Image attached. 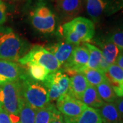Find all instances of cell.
<instances>
[{
  "mask_svg": "<svg viewBox=\"0 0 123 123\" xmlns=\"http://www.w3.org/2000/svg\"><path fill=\"white\" fill-rule=\"evenodd\" d=\"M87 79L89 85L97 87L103 81L106 80L105 73L99 69H91L86 68L81 71Z\"/></svg>",
  "mask_w": 123,
  "mask_h": 123,
  "instance_id": "cell-21",
  "label": "cell"
},
{
  "mask_svg": "<svg viewBox=\"0 0 123 123\" xmlns=\"http://www.w3.org/2000/svg\"><path fill=\"white\" fill-rule=\"evenodd\" d=\"M23 43L20 38L11 30L0 35V60L10 62L18 61Z\"/></svg>",
  "mask_w": 123,
  "mask_h": 123,
  "instance_id": "cell-5",
  "label": "cell"
},
{
  "mask_svg": "<svg viewBox=\"0 0 123 123\" xmlns=\"http://www.w3.org/2000/svg\"><path fill=\"white\" fill-rule=\"evenodd\" d=\"M115 105L116 106L117 109L120 112V114L123 115V97H120V98H117L114 102Z\"/></svg>",
  "mask_w": 123,
  "mask_h": 123,
  "instance_id": "cell-30",
  "label": "cell"
},
{
  "mask_svg": "<svg viewBox=\"0 0 123 123\" xmlns=\"http://www.w3.org/2000/svg\"><path fill=\"white\" fill-rule=\"evenodd\" d=\"M69 74L70 87L68 94L75 99L81 100L83 94L89 86L88 81L81 72H74Z\"/></svg>",
  "mask_w": 123,
  "mask_h": 123,
  "instance_id": "cell-13",
  "label": "cell"
},
{
  "mask_svg": "<svg viewBox=\"0 0 123 123\" xmlns=\"http://www.w3.org/2000/svg\"><path fill=\"white\" fill-rule=\"evenodd\" d=\"M107 81L118 97H123V70L117 64H112L105 73Z\"/></svg>",
  "mask_w": 123,
  "mask_h": 123,
  "instance_id": "cell-12",
  "label": "cell"
},
{
  "mask_svg": "<svg viewBox=\"0 0 123 123\" xmlns=\"http://www.w3.org/2000/svg\"><path fill=\"white\" fill-rule=\"evenodd\" d=\"M22 71L14 62L0 60V86L18 81L22 76Z\"/></svg>",
  "mask_w": 123,
  "mask_h": 123,
  "instance_id": "cell-11",
  "label": "cell"
},
{
  "mask_svg": "<svg viewBox=\"0 0 123 123\" xmlns=\"http://www.w3.org/2000/svg\"><path fill=\"white\" fill-rule=\"evenodd\" d=\"M49 123H66V122L61 113L56 110V108H55Z\"/></svg>",
  "mask_w": 123,
  "mask_h": 123,
  "instance_id": "cell-27",
  "label": "cell"
},
{
  "mask_svg": "<svg viewBox=\"0 0 123 123\" xmlns=\"http://www.w3.org/2000/svg\"><path fill=\"white\" fill-rule=\"evenodd\" d=\"M19 82L23 98L34 110L42 109L49 104L48 92L44 85L26 75H22Z\"/></svg>",
  "mask_w": 123,
  "mask_h": 123,
  "instance_id": "cell-3",
  "label": "cell"
},
{
  "mask_svg": "<svg viewBox=\"0 0 123 123\" xmlns=\"http://www.w3.org/2000/svg\"><path fill=\"white\" fill-rule=\"evenodd\" d=\"M30 21L36 30L43 34L51 33L55 28V17L48 6L38 5L30 13Z\"/></svg>",
  "mask_w": 123,
  "mask_h": 123,
  "instance_id": "cell-7",
  "label": "cell"
},
{
  "mask_svg": "<svg viewBox=\"0 0 123 123\" xmlns=\"http://www.w3.org/2000/svg\"><path fill=\"white\" fill-rule=\"evenodd\" d=\"M84 46L88 49L89 51V60L87 68L91 69H98L100 62L103 57L101 50L88 43H85Z\"/></svg>",
  "mask_w": 123,
  "mask_h": 123,
  "instance_id": "cell-20",
  "label": "cell"
},
{
  "mask_svg": "<svg viewBox=\"0 0 123 123\" xmlns=\"http://www.w3.org/2000/svg\"><path fill=\"white\" fill-rule=\"evenodd\" d=\"M65 122L66 123H103L98 109L88 106L77 118L71 121L65 120Z\"/></svg>",
  "mask_w": 123,
  "mask_h": 123,
  "instance_id": "cell-18",
  "label": "cell"
},
{
  "mask_svg": "<svg viewBox=\"0 0 123 123\" xmlns=\"http://www.w3.org/2000/svg\"><path fill=\"white\" fill-rule=\"evenodd\" d=\"M55 107L51 104L36 111L35 123H49Z\"/></svg>",
  "mask_w": 123,
  "mask_h": 123,
  "instance_id": "cell-25",
  "label": "cell"
},
{
  "mask_svg": "<svg viewBox=\"0 0 123 123\" xmlns=\"http://www.w3.org/2000/svg\"><path fill=\"white\" fill-rule=\"evenodd\" d=\"M57 8L64 17H74L82 10V0H57Z\"/></svg>",
  "mask_w": 123,
  "mask_h": 123,
  "instance_id": "cell-15",
  "label": "cell"
},
{
  "mask_svg": "<svg viewBox=\"0 0 123 123\" xmlns=\"http://www.w3.org/2000/svg\"><path fill=\"white\" fill-rule=\"evenodd\" d=\"M56 107L66 121H71L77 118L88 106L66 94L57 99Z\"/></svg>",
  "mask_w": 123,
  "mask_h": 123,
  "instance_id": "cell-9",
  "label": "cell"
},
{
  "mask_svg": "<svg viewBox=\"0 0 123 123\" xmlns=\"http://www.w3.org/2000/svg\"><path fill=\"white\" fill-rule=\"evenodd\" d=\"M22 100L19 80L0 86V105L8 114L12 123H18Z\"/></svg>",
  "mask_w": 123,
  "mask_h": 123,
  "instance_id": "cell-2",
  "label": "cell"
},
{
  "mask_svg": "<svg viewBox=\"0 0 123 123\" xmlns=\"http://www.w3.org/2000/svg\"><path fill=\"white\" fill-rule=\"evenodd\" d=\"M121 123H123V115L122 116V122H121Z\"/></svg>",
  "mask_w": 123,
  "mask_h": 123,
  "instance_id": "cell-32",
  "label": "cell"
},
{
  "mask_svg": "<svg viewBox=\"0 0 123 123\" xmlns=\"http://www.w3.org/2000/svg\"><path fill=\"white\" fill-rule=\"evenodd\" d=\"M80 101L83 102L85 105L90 106L95 109H98L104 105L105 102L101 99L98 95L96 87L88 86L87 89L83 94Z\"/></svg>",
  "mask_w": 123,
  "mask_h": 123,
  "instance_id": "cell-17",
  "label": "cell"
},
{
  "mask_svg": "<svg viewBox=\"0 0 123 123\" xmlns=\"http://www.w3.org/2000/svg\"><path fill=\"white\" fill-rule=\"evenodd\" d=\"M6 6L2 1H0V25L6 21Z\"/></svg>",
  "mask_w": 123,
  "mask_h": 123,
  "instance_id": "cell-28",
  "label": "cell"
},
{
  "mask_svg": "<svg viewBox=\"0 0 123 123\" xmlns=\"http://www.w3.org/2000/svg\"><path fill=\"white\" fill-rule=\"evenodd\" d=\"M36 111L23 98L18 123H35Z\"/></svg>",
  "mask_w": 123,
  "mask_h": 123,
  "instance_id": "cell-24",
  "label": "cell"
},
{
  "mask_svg": "<svg viewBox=\"0 0 123 123\" xmlns=\"http://www.w3.org/2000/svg\"><path fill=\"white\" fill-rule=\"evenodd\" d=\"M18 62L22 65H26L30 62L38 64L45 68L49 73L56 72L61 67V64L57 61L53 53L48 49L40 46L34 47L27 55L20 58Z\"/></svg>",
  "mask_w": 123,
  "mask_h": 123,
  "instance_id": "cell-4",
  "label": "cell"
},
{
  "mask_svg": "<svg viewBox=\"0 0 123 123\" xmlns=\"http://www.w3.org/2000/svg\"><path fill=\"white\" fill-rule=\"evenodd\" d=\"M86 10L94 21L112 15L123 8L122 0H86Z\"/></svg>",
  "mask_w": 123,
  "mask_h": 123,
  "instance_id": "cell-6",
  "label": "cell"
},
{
  "mask_svg": "<svg viewBox=\"0 0 123 123\" xmlns=\"http://www.w3.org/2000/svg\"><path fill=\"white\" fill-rule=\"evenodd\" d=\"M89 60V51L85 46H77L69 60L64 64V68L68 73L81 72L87 68Z\"/></svg>",
  "mask_w": 123,
  "mask_h": 123,
  "instance_id": "cell-10",
  "label": "cell"
},
{
  "mask_svg": "<svg viewBox=\"0 0 123 123\" xmlns=\"http://www.w3.org/2000/svg\"><path fill=\"white\" fill-rule=\"evenodd\" d=\"M122 1H123V0H122Z\"/></svg>",
  "mask_w": 123,
  "mask_h": 123,
  "instance_id": "cell-33",
  "label": "cell"
},
{
  "mask_svg": "<svg viewBox=\"0 0 123 123\" xmlns=\"http://www.w3.org/2000/svg\"><path fill=\"white\" fill-rule=\"evenodd\" d=\"M101 45L102 47L101 52L103 60L110 66L114 64L121 50L114 44L107 40H106L105 43H103Z\"/></svg>",
  "mask_w": 123,
  "mask_h": 123,
  "instance_id": "cell-19",
  "label": "cell"
},
{
  "mask_svg": "<svg viewBox=\"0 0 123 123\" xmlns=\"http://www.w3.org/2000/svg\"><path fill=\"white\" fill-rule=\"evenodd\" d=\"M107 40L114 44L120 50H123V26L114 31Z\"/></svg>",
  "mask_w": 123,
  "mask_h": 123,
  "instance_id": "cell-26",
  "label": "cell"
},
{
  "mask_svg": "<svg viewBox=\"0 0 123 123\" xmlns=\"http://www.w3.org/2000/svg\"><path fill=\"white\" fill-rule=\"evenodd\" d=\"M77 46L67 42H62L53 45L49 49V51L53 53L55 57L60 64H66L72 55Z\"/></svg>",
  "mask_w": 123,
  "mask_h": 123,
  "instance_id": "cell-14",
  "label": "cell"
},
{
  "mask_svg": "<svg viewBox=\"0 0 123 123\" xmlns=\"http://www.w3.org/2000/svg\"><path fill=\"white\" fill-rule=\"evenodd\" d=\"M25 66H27L29 76L31 79L37 81H44L50 74L45 68L40 66L38 64L30 62L27 64Z\"/></svg>",
  "mask_w": 123,
  "mask_h": 123,
  "instance_id": "cell-23",
  "label": "cell"
},
{
  "mask_svg": "<svg viewBox=\"0 0 123 123\" xmlns=\"http://www.w3.org/2000/svg\"><path fill=\"white\" fill-rule=\"evenodd\" d=\"M0 123H12L10 118L8 114L0 105Z\"/></svg>",
  "mask_w": 123,
  "mask_h": 123,
  "instance_id": "cell-29",
  "label": "cell"
},
{
  "mask_svg": "<svg viewBox=\"0 0 123 123\" xmlns=\"http://www.w3.org/2000/svg\"><path fill=\"white\" fill-rule=\"evenodd\" d=\"M96 88L98 95L104 102L105 101L106 103H114L118 98L114 90L107 79L97 86Z\"/></svg>",
  "mask_w": 123,
  "mask_h": 123,
  "instance_id": "cell-22",
  "label": "cell"
},
{
  "mask_svg": "<svg viewBox=\"0 0 123 123\" xmlns=\"http://www.w3.org/2000/svg\"><path fill=\"white\" fill-rule=\"evenodd\" d=\"M62 34L66 42L79 45L81 43H88L94 35V25L87 18L76 17L64 24L62 27Z\"/></svg>",
  "mask_w": 123,
  "mask_h": 123,
  "instance_id": "cell-1",
  "label": "cell"
},
{
  "mask_svg": "<svg viewBox=\"0 0 123 123\" xmlns=\"http://www.w3.org/2000/svg\"><path fill=\"white\" fill-rule=\"evenodd\" d=\"M103 123H121L122 115L120 114L114 103H105L98 109Z\"/></svg>",
  "mask_w": 123,
  "mask_h": 123,
  "instance_id": "cell-16",
  "label": "cell"
},
{
  "mask_svg": "<svg viewBox=\"0 0 123 123\" xmlns=\"http://www.w3.org/2000/svg\"><path fill=\"white\" fill-rule=\"evenodd\" d=\"M115 64H117L120 68H121L123 70V50L120 51Z\"/></svg>",
  "mask_w": 123,
  "mask_h": 123,
  "instance_id": "cell-31",
  "label": "cell"
},
{
  "mask_svg": "<svg viewBox=\"0 0 123 123\" xmlns=\"http://www.w3.org/2000/svg\"><path fill=\"white\" fill-rule=\"evenodd\" d=\"M0 1H2V0H0Z\"/></svg>",
  "mask_w": 123,
  "mask_h": 123,
  "instance_id": "cell-34",
  "label": "cell"
},
{
  "mask_svg": "<svg viewBox=\"0 0 123 123\" xmlns=\"http://www.w3.org/2000/svg\"><path fill=\"white\" fill-rule=\"evenodd\" d=\"M47 90L49 100L57 101L60 97L68 94L70 87V78L60 70L50 73L43 81Z\"/></svg>",
  "mask_w": 123,
  "mask_h": 123,
  "instance_id": "cell-8",
  "label": "cell"
}]
</instances>
